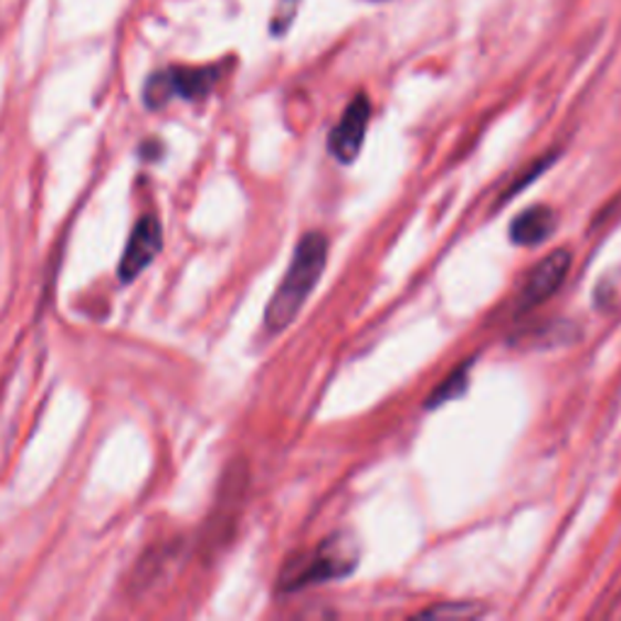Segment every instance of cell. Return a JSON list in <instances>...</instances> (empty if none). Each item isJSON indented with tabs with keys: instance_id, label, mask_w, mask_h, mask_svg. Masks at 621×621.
Listing matches in <instances>:
<instances>
[{
	"instance_id": "obj_1",
	"label": "cell",
	"mask_w": 621,
	"mask_h": 621,
	"mask_svg": "<svg viewBox=\"0 0 621 621\" xmlns=\"http://www.w3.org/2000/svg\"><path fill=\"white\" fill-rule=\"evenodd\" d=\"M328 263V239L320 231L304 233L294 248L287 275L272 296L265 310V328L270 333L287 330L299 316V310L314 294Z\"/></svg>"
},
{
	"instance_id": "obj_2",
	"label": "cell",
	"mask_w": 621,
	"mask_h": 621,
	"mask_svg": "<svg viewBox=\"0 0 621 621\" xmlns=\"http://www.w3.org/2000/svg\"><path fill=\"white\" fill-rule=\"evenodd\" d=\"M359 561V544L350 531H335L316 549L292 556L280 573V590L296 592L318 582L350 576Z\"/></svg>"
},
{
	"instance_id": "obj_3",
	"label": "cell",
	"mask_w": 621,
	"mask_h": 621,
	"mask_svg": "<svg viewBox=\"0 0 621 621\" xmlns=\"http://www.w3.org/2000/svg\"><path fill=\"white\" fill-rule=\"evenodd\" d=\"M221 78V66H202V69H188V66H170L166 71L154 73L146 81L144 88V103L151 109H160L168 105L172 97L180 101H202Z\"/></svg>"
},
{
	"instance_id": "obj_4",
	"label": "cell",
	"mask_w": 621,
	"mask_h": 621,
	"mask_svg": "<svg viewBox=\"0 0 621 621\" xmlns=\"http://www.w3.org/2000/svg\"><path fill=\"white\" fill-rule=\"evenodd\" d=\"M570 263H573V257H570L566 248H558V251H554L551 255L539 260V263L531 267L525 284H522V290H519V296H517L519 314H525V310H531V308L541 306L544 302H549L551 296L561 290V284L566 282Z\"/></svg>"
},
{
	"instance_id": "obj_5",
	"label": "cell",
	"mask_w": 621,
	"mask_h": 621,
	"mask_svg": "<svg viewBox=\"0 0 621 621\" xmlns=\"http://www.w3.org/2000/svg\"><path fill=\"white\" fill-rule=\"evenodd\" d=\"M371 117V103L365 93H359L355 101L347 105L340 122L335 124L328 136V151L340 160V164H352L362 151L367 127Z\"/></svg>"
},
{
	"instance_id": "obj_6",
	"label": "cell",
	"mask_w": 621,
	"mask_h": 621,
	"mask_svg": "<svg viewBox=\"0 0 621 621\" xmlns=\"http://www.w3.org/2000/svg\"><path fill=\"white\" fill-rule=\"evenodd\" d=\"M164 248V229L156 217H144L131 231V239L124 248L122 263H119V280L131 282L154 263L156 255Z\"/></svg>"
},
{
	"instance_id": "obj_7",
	"label": "cell",
	"mask_w": 621,
	"mask_h": 621,
	"mask_svg": "<svg viewBox=\"0 0 621 621\" xmlns=\"http://www.w3.org/2000/svg\"><path fill=\"white\" fill-rule=\"evenodd\" d=\"M556 211L546 204H534L522 211L517 219L511 223V241L515 245L529 248L544 243L556 229Z\"/></svg>"
},
{
	"instance_id": "obj_8",
	"label": "cell",
	"mask_w": 621,
	"mask_h": 621,
	"mask_svg": "<svg viewBox=\"0 0 621 621\" xmlns=\"http://www.w3.org/2000/svg\"><path fill=\"white\" fill-rule=\"evenodd\" d=\"M469 387V365L464 367H459L454 369L450 377H446L438 389L432 391V396L428 399V408H434V406H442L446 401H454L456 396H462Z\"/></svg>"
},
{
	"instance_id": "obj_9",
	"label": "cell",
	"mask_w": 621,
	"mask_h": 621,
	"mask_svg": "<svg viewBox=\"0 0 621 621\" xmlns=\"http://www.w3.org/2000/svg\"><path fill=\"white\" fill-rule=\"evenodd\" d=\"M296 8H299V0H277L275 6V18H272V32L284 34L296 18Z\"/></svg>"
},
{
	"instance_id": "obj_10",
	"label": "cell",
	"mask_w": 621,
	"mask_h": 621,
	"mask_svg": "<svg viewBox=\"0 0 621 621\" xmlns=\"http://www.w3.org/2000/svg\"><path fill=\"white\" fill-rule=\"evenodd\" d=\"M444 614H450V617H471V614H476V607H434V610H425V612H420V617H444Z\"/></svg>"
}]
</instances>
